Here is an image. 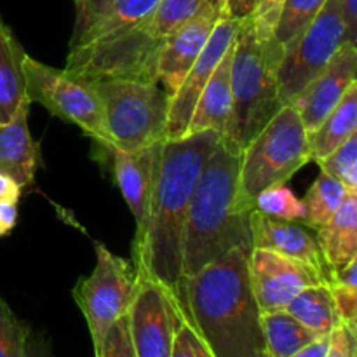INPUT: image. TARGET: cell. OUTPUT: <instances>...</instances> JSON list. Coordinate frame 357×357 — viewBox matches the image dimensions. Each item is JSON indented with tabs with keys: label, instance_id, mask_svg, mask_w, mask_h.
I'll return each mask as SVG.
<instances>
[{
	"label": "cell",
	"instance_id": "6da1fadb",
	"mask_svg": "<svg viewBox=\"0 0 357 357\" xmlns=\"http://www.w3.org/2000/svg\"><path fill=\"white\" fill-rule=\"evenodd\" d=\"M250 250L229 251L192 275H181L174 298L215 357H267L261 310L248 268Z\"/></svg>",
	"mask_w": 357,
	"mask_h": 357
},
{
	"label": "cell",
	"instance_id": "7a4b0ae2",
	"mask_svg": "<svg viewBox=\"0 0 357 357\" xmlns=\"http://www.w3.org/2000/svg\"><path fill=\"white\" fill-rule=\"evenodd\" d=\"M222 135L201 131L159 146L149 216L142 243L132 250L136 271L174 291L181 279V251L195 183Z\"/></svg>",
	"mask_w": 357,
	"mask_h": 357
},
{
	"label": "cell",
	"instance_id": "3957f363",
	"mask_svg": "<svg viewBox=\"0 0 357 357\" xmlns=\"http://www.w3.org/2000/svg\"><path fill=\"white\" fill-rule=\"evenodd\" d=\"M243 150L222 136L209 155L188 204L181 275H192L229 251L251 250L250 213L243 211L239 167Z\"/></svg>",
	"mask_w": 357,
	"mask_h": 357
},
{
	"label": "cell",
	"instance_id": "277c9868",
	"mask_svg": "<svg viewBox=\"0 0 357 357\" xmlns=\"http://www.w3.org/2000/svg\"><path fill=\"white\" fill-rule=\"evenodd\" d=\"M278 66V59L258 40L251 17H241L232 56V110L223 135L241 150L284 107Z\"/></svg>",
	"mask_w": 357,
	"mask_h": 357
},
{
	"label": "cell",
	"instance_id": "5b68a950",
	"mask_svg": "<svg viewBox=\"0 0 357 357\" xmlns=\"http://www.w3.org/2000/svg\"><path fill=\"white\" fill-rule=\"evenodd\" d=\"M309 160V135L302 119L293 105H284L243 149L237 195L241 209L253 211L261 190L288 183Z\"/></svg>",
	"mask_w": 357,
	"mask_h": 357
},
{
	"label": "cell",
	"instance_id": "8992f818",
	"mask_svg": "<svg viewBox=\"0 0 357 357\" xmlns=\"http://www.w3.org/2000/svg\"><path fill=\"white\" fill-rule=\"evenodd\" d=\"M89 82L100 96L112 149L135 153L166 139L171 96L159 84L131 80Z\"/></svg>",
	"mask_w": 357,
	"mask_h": 357
},
{
	"label": "cell",
	"instance_id": "52a82bcc",
	"mask_svg": "<svg viewBox=\"0 0 357 357\" xmlns=\"http://www.w3.org/2000/svg\"><path fill=\"white\" fill-rule=\"evenodd\" d=\"M23 66L30 103H40L54 117L82 129L84 135L93 138L105 153L112 149L103 108L93 82L45 65L28 54Z\"/></svg>",
	"mask_w": 357,
	"mask_h": 357
},
{
	"label": "cell",
	"instance_id": "ba28073f",
	"mask_svg": "<svg viewBox=\"0 0 357 357\" xmlns=\"http://www.w3.org/2000/svg\"><path fill=\"white\" fill-rule=\"evenodd\" d=\"M94 246L96 265L87 278L77 281L73 298L89 328L96 357L112 324L128 314L138 284V271L136 265L114 255L101 243Z\"/></svg>",
	"mask_w": 357,
	"mask_h": 357
},
{
	"label": "cell",
	"instance_id": "9c48e42d",
	"mask_svg": "<svg viewBox=\"0 0 357 357\" xmlns=\"http://www.w3.org/2000/svg\"><path fill=\"white\" fill-rule=\"evenodd\" d=\"M347 40L342 0H326L317 16L282 54L278 89L282 105H291L319 75Z\"/></svg>",
	"mask_w": 357,
	"mask_h": 357
},
{
	"label": "cell",
	"instance_id": "30bf717a",
	"mask_svg": "<svg viewBox=\"0 0 357 357\" xmlns=\"http://www.w3.org/2000/svg\"><path fill=\"white\" fill-rule=\"evenodd\" d=\"M180 307L174 293L138 272L128 309L129 335L136 357H171Z\"/></svg>",
	"mask_w": 357,
	"mask_h": 357
},
{
	"label": "cell",
	"instance_id": "8fae6325",
	"mask_svg": "<svg viewBox=\"0 0 357 357\" xmlns=\"http://www.w3.org/2000/svg\"><path fill=\"white\" fill-rule=\"evenodd\" d=\"M248 268L255 300L261 312L286 309L300 291L326 282V275L310 265L268 250L251 248Z\"/></svg>",
	"mask_w": 357,
	"mask_h": 357
},
{
	"label": "cell",
	"instance_id": "7c38bea8",
	"mask_svg": "<svg viewBox=\"0 0 357 357\" xmlns=\"http://www.w3.org/2000/svg\"><path fill=\"white\" fill-rule=\"evenodd\" d=\"M241 17L230 16L229 13L223 14L216 23L208 44L202 49L199 58L188 70L183 82L176 89V93L169 100V114H167V131L166 139H178L187 135L188 124H190L192 114L195 110L199 96L208 84L213 70L225 56V52L236 42L237 28H239Z\"/></svg>",
	"mask_w": 357,
	"mask_h": 357
},
{
	"label": "cell",
	"instance_id": "4fadbf2b",
	"mask_svg": "<svg viewBox=\"0 0 357 357\" xmlns=\"http://www.w3.org/2000/svg\"><path fill=\"white\" fill-rule=\"evenodd\" d=\"M225 13L222 0H209L197 16L166 38L159 58V82H162L164 91L169 96H173L183 82Z\"/></svg>",
	"mask_w": 357,
	"mask_h": 357
},
{
	"label": "cell",
	"instance_id": "5bb4252c",
	"mask_svg": "<svg viewBox=\"0 0 357 357\" xmlns=\"http://www.w3.org/2000/svg\"><path fill=\"white\" fill-rule=\"evenodd\" d=\"M357 47L345 42L323 72L296 96L293 107L298 112L307 135L321 126L345 96L349 87L357 82Z\"/></svg>",
	"mask_w": 357,
	"mask_h": 357
},
{
	"label": "cell",
	"instance_id": "9a60e30c",
	"mask_svg": "<svg viewBox=\"0 0 357 357\" xmlns=\"http://www.w3.org/2000/svg\"><path fill=\"white\" fill-rule=\"evenodd\" d=\"M159 146L160 143L152 146V149L139 150V152L135 153L122 152V150L117 149H110L107 152L112 157L115 183H117L124 201L128 202L136 223L132 250L138 248V244L143 239V232H145Z\"/></svg>",
	"mask_w": 357,
	"mask_h": 357
},
{
	"label": "cell",
	"instance_id": "2e32d148",
	"mask_svg": "<svg viewBox=\"0 0 357 357\" xmlns=\"http://www.w3.org/2000/svg\"><path fill=\"white\" fill-rule=\"evenodd\" d=\"M250 232L251 248L268 250L288 258H295L310 265L321 274H328L316 236H312L310 229H307L305 225L271 218L253 209L250 213Z\"/></svg>",
	"mask_w": 357,
	"mask_h": 357
},
{
	"label": "cell",
	"instance_id": "e0dca14e",
	"mask_svg": "<svg viewBox=\"0 0 357 357\" xmlns=\"http://www.w3.org/2000/svg\"><path fill=\"white\" fill-rule=\"evenodd\" d=\"M232 56L234 45L220 59L208 84L202 89L192 114L187 135L201 131H216L222 136L225 135L230 110H232Z\"/></svg>",
	"mask_w": 357,
	"mask_h": 357
},
{
	"label": "cell",
	"instance_id": "ac0fdd59",
	"mask_svg": "<svg viewBox=\"0 0 357 357\" xmlns=\"http://www.w3.org/2000/svg\"><path fill=\"white\" fill-rule=\"evenodd\" d=\"M30 101H24L13 121L0 126V173L13 178L21 188L33 183L38 166V145L28 129Z\"/></svg>",
	"mask_w": 357,
	"mask_h": 357
},
{
	"label": "cell",
	"instance_id": "d6986e66",
	"mask_svg": "<svg viewBox=\"0 0 357 357\" xmlns=\"http://www.w3.org/2000/svg\"><path fill=\"white\" fill-rule=\"evenodd\" d=\"M326 272L340 271L357 258V192L349 190L331 220L316 230ZM328 275V274H326Z\"/></svg>",
	"mask_w": 357,
	"mask_h": 357
},
{
	"label": "cell",
	"instance_id": "ffe728a7",
	"mask_svg": "<svg viewBox=\"0 0 357 357\" xmlns=\"http://www.w3.org/2000/svg\"><path fill=\"white\" fill-rule=\"evenodd\" d=\"M24 52L9 24L0 16V126L9 124L26 96Z\"/></svg>",
	"mask_w": 357,
	"mask_h": 357
},
{
	"label": "cell",
	"instance_id": "44dd1931",
	"mask_svg": "<svg viewBox=\"0 0 357 357\" xmlns=\"http://www.w3.org/2000/svg\"><path fill=\"white\" fill-rule=\"evenodd\" d=\"M357 131V82L347 89L340 103L321 122L317 129L309 132L310 160H321L335 149L344 145Z\"/></svg>",
	"mask_w": 357,
	"mask_h": 357
},
{
	"label": "cell",
	"instance_id": "7402d4cb",
	"mask_svg": "<svg viewBox=\"0 0 357 357\" xmlns=\"http://www.w3.org/2000/svg\"><path fill=\"white\" fill-rule=\"evenodd\" d=\"M157 2L159 0H115L110 9L75 44L70 45V49L77 45L100 44L138 26L150 16Z\"/></svg>",
	"mask_w": 357,
	"mask_h": 357
},
{
	"label": "cell",
	"instance_id": "603a6c76",
	"mask_svg": "<svg viewBox=\"0 0 357 357\" xmlns=\"http://www.w3.org/2000/svg\"><path fill=\"white\" fill-rule=\"evenodd\" d=\"M261 328L267 357H293L319 338V335L303 326L284 309L261 312Z\"/></svg>",
	"mask_w": 357,
	"mask_h": 357
},
{
	"label": "cell",
	"instance_id": "cb8c5ba5",
	"mask_svg": "<svg viewBox=\"0 0 357 357\" xmlns=\"http://www.w3.org/2000/svg\"><path fill=\"white\" fill-rule=\"evenodd\" d=\"M284 310L319 337H328L340 324L326 282L309 286L300 291Z\"/></svg>",
	"mask_w": 357,
	"mask_h": 357
},
{
	"label": "cell",
	"instance_id": "d4e9b609",
	"mask_svg": "<svg viewBox=\"0 0 357 357\" xmlns=\"http://www.w3.org/2000/svg\"><path fill=\"white\" fill-rule=\"evenodd\" d=\"M347 192L349 190L340 181L321 173L302 201L305 208V220L302 225L310 230L321 229L337 213Z\"/></svg>",
	"mask_w": 357,
	"mask_h": 357
},
{
	"label": "cell",
	"instance_id": "484cf974",
	"mask_svg": "<svg viewBox=\"0 0 357 357\" xmlns=\"http://www.w3.org/2000/svg\"><path fill=\"white\" fill-rule=\"evenodd\" d=\"M326 0H284L281 17L274 31V44L279 54H284L286 49L302 35L310 21L317 16Z\"/></svg>",
	"mask_w": 357,
	"mask_h": 357
},
{
	"label": "cell",
	"instance_id": "4316f807",
	"mask_svg": "<svg viewBox=\"0 0 357 357\" xmlns=\"http://www.w3.org/2000/svg\"><path fill=\"white\" fill-rule=\"evenodd\" d=\"M208 2L209 0H159L145 20V24L153 35L166 40L197 16Z\"/></svg>",
	"mask_w": 357,
	"mask_h": 357
},
{
	"label": "cell",
	"instance_id": "83f0119b",
	"mask_svg": "<svg viewBox=\"0 0 357 357\" xmlns=\"http://www.w3.org/2000/svg\"><path fill=\"white\" fill-rule=\"evenodd\" d=\"M326 284L333 296L335 310L340 324L356 331L357 328V258L340 271L326 275Z\"/></svg>",
	"mask_w": 357,
	"mask_h": 357
},
{
	"label": "cell",
	"instance_id": "f1b7e54d",
	"mask_svg": "<svg viewBox=\"0 0 357 357\" xmlns=\"http://www.w3.org/2000/svg\"><path fill=\"white\" fill-rule=\"evenodd\" d=\"M253 209L271 216V218L282 220V222L303 223L305 220L303 202L293 194V190L286 183L272 185V187L261 190L255 199Z\"/></svg>",
	"mask_w": 357,
	"mask_h": 357
},
{
	"label": "cell",
	"instance_id": "f546056e",
	"mask_svg": "<svg viewBox=\"0 0 357 357\" xmlns=\"http://www.w3.org/2000/svg\"><path fill=\"white\" fill-rule=\"evenodd\" d=\"M317 164L324 174L340 181L347 190L357 192V132Z\"/></svg>",
	"mask_w": 357,
	"mask_h": 357
},
{
	"label": "cell",
	"instance_id": "4dcf8cb0",
	"mask_svg": "<svg viewBox=\"0 0 357 357\" xmlns=\"http://www.w3.org/2000/svg\"><path fill=\"white\" fill-rule=\"evenodd\" d=\"M30 326L10 310L0 296V357H24Z\"/></svg>",
	"mask_w": 357,
	"mask_h": 357
},
{
	"label": "cell",
	"instance_id": "1f68e13d",
	"mask_svg": "<svg viewBox=\"0 0 357 357\" xmlns=\"http://www.w3.org/2000/svg\"><path fill=\"white\" fill-rule=\"evenodd\" d=\"M282 6H284V0H255L253 10L250 14L258 40L272 52V56L279 63H281V54L275 49L274 31L281 17Z\"/></svg>",
	"mask_w": 357,
	"mask_h": 357
},
{
	"label": "cell",
	"instance_id": "d6a6232c",
	"mask_svg": "<svg viewBox=\"0 0 357 357\" xmlns=\"http://www.w3.org/2000/svg\"><path fill=\"white\" fill-rule=\"evenodd\" d=\"M171 357H215L208 349V345L199 337L197 331L185 319L181 310L180 316H178L176 330H174Z\"/></svg>",
	"mask_w": 357,
	"mask_h": 357
},
{
	"label": "cell",
	"instance_id": "836d02e7",
	"mask_svg": "<svg viewBox=\"0 0 357 357\" xmlns=\"http://www.w3.org/2000/svg\"><path fill=\"white\" fill-rule=\"evenodd\" d=\"M96 357H136L135 347H132L131 335H129L128 314L119 317L105 337L101 345L100 354Z\"/></svg>",
	"mask_w": 357,
	"mask_h": 357
},
{
	"label": "cell",
	"instance_id": "e575fe53",
	"mask_svg": "<svg viewBox=\"0 0 357 357\" xmlns=\"http://www.w3.org/2000/svg\"><path fill=\"white\" fill-rule=\"evenodd\" d=\"M115 0H73L75 6V23L70 45L75 44L105 13L112 7Z\"/></svg>",
	"mask_w": 357,
	"mask_h": 357
},
{
	"label": "cell",
	"instance_id": "d590c367",
	"mask_svg": "<svg viewBox=\"0 0 357 357\" xmlns=\"http://www.w3.org/2000/svg\"><path fill=\"white\" fill-rule=\"evenodd\" d=\"M326 357H356V331L338 324L328 335Z\"/></svg>",
	"mask_w": 357,
	"mask_h": 357
},
{
	"label": "cell",
	"instance_id": "8d00e7d4",
	"mask_svg": "<svg viewBox=\"0 0 357 357\" xmlns=\"http://www.w3.org/2000/svg\"><path fill=\"white\" fill-rule=\"evenodd\" d=\"M24 357H54L51 338L47 337V333L30 328L26 345H24Z\"/></svg>",
	"mask_w": 357,
	"mask_h": 357
},
{
	"label": "cell",
	"instance_id": "74e56055",
	"mask_svg": "<svg viewBox=\"0 0 357 357\" xmlns=\"http://www.w3.org/2000/svg\"><path fill=\"white\" fill-rule=\"evenodd\" d=\"M345 28H347V40L356 44L357 38V0H342Z\"/></svg>",
	"mask_w": 357,
	"mask_h": 357
},
{
	"label": "cell",
	"instance_id": "f35d334b",
	"mask_svg": "<svg viewBox=\"0 0 357 357\" xmlns=\"http://www.w3.org/2000/svg\"><path fill=\"white\" fill-rule=\"evenodd\" d=\"M23 194V188L16 183L10 176L0 173V202H13L17 204Z\"/></svg>",
	"mask_w": 357,
	"mask_h": 357
},
{
	"label": "cell",
	"instance_id": "ab89813d",
	"mask_svg": "<svg viewBox=\"0 0 357 357\" xmlns=\"http://www.w3.org/2000/svg\"><path fill=\"white\" fill-rule=\"evenodd\" d=\"M17 204L13 202H0V237L7 236L16 227Z\"/></svg>",
	"mask_w": 357,
	"mask_h": 357
},
{
	"label": "cell",
	"instance_id": "60d3db41",
	"mask_svg": "<svg viewBox=\"0 0 357 357\" xmlns=\"http://www.w3.org/2000/svg\"><path fill=\"white\" fill-rule=\"evenodd\" d=\"M328 351V337H319L317 340L310 342L309 345L296 352L293 357H326Z\"/></svg>",
	"mask_w": 357,
	"mask_h": 357
},
{
	"label": "cell",
	"instance_id": "b9f144b4",
	"mask_svg": "<svg viewBox=\"0 0 357 357\" xmlns=\"http://www.w3.org/2000/svg\"><path fill=\"white\" fill-rule=\"evenodd\" d=\"M253 2L255 0H225V9L230 16L244 17L253 10Z\"/></svg>",
	"mask_w": 357,
	"mask_h": 357
},
{
	"label": "cell",
	"instance_id": "7bdbcfd3",
	"mask_svg": "<svg viewBox=\"0 0 357 357\" xmlns=\"http://www.w3.org/2000/svg\"><path fill=\"white\" fill-rule=\"evenodd\" d=\"M222 2H223V3H225V0H222Z\"/></svg>",
	"mask_w": 357,
	"mask_h": 357
}]
</instances>
